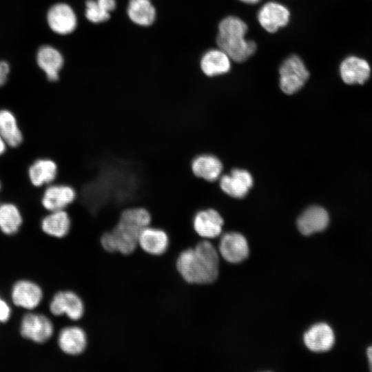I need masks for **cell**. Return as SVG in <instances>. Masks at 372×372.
I'll use <instances>...</instances> for the list:
<instances>
[{
  "instance_id": "1",
  "label": "cell",
  "mask_w": 372,
  "mask_h": 372,
  "mask_svg": "<svg viewBox=\"0 0 372 372\" xmlns=\"http://www.w3.org/2000/svg\"><path fill=\"white\" fill-rule=\"evenodd\" d=\"M152 216L149 211L141 207L124 209L116 224L100 238L103 250L110 254L130 255L138 249L141 231L150 225Z\"/></svg>"
},
{
  "instance_id": "8",
  "label": "cell",
  "mask_w": 372,
  "mask_h": 372,
  "mask_svg": "<svg viewBox=\"0 0 372 372\" xmlns=\"http://www.w3.org/2000/svg\"><path fill=\"white\" fill-rule=\"evenodd\" d=\"M53 331L52 322L45 316L28 313L22 319L21 334L25 338L43 343L51 338Z\"/></svg>"
},
{
  "instance_id": "32",
  "label": "cell",
  "mask_w": 372,
  "mask_h": 372,
  "mask_svg": "<svg viewBox=\"0 0 372 372\" xmlns=\"http://www.w3.org/2000/svg\"><path fill=\"white\" fill-rule=\"evenodd\" d=\"M7 146V144L0 135V155L3 154L6 152Z\"/></svg>"
},
{
  "instance_id": "13",
  "label": "cell",
  "mask_w": 372,
  "mask_h": 372,
  "mask_svg": "<svg viewBox=\"0 0 372 372\" xmlns=\"http://www.w3.org/2000/svg\"><path fill=\"white\" fill-rule=\"evenodd\" d=\"M304 343L311 351L316 353L330 350L335 343V335L331 327L324 322L311 327L304 334Z\"/></svg>"
},
{
  "instance_id": "19",
  "label": "cell",
  "mask_w": 372,
  "mask_h": 372,
  "mask_svg": "<svg viewBox=\"0 0 372 372\" xmlns=\"http://www.w3.org/2000/svg\"><path fill=\"white\" fill-rule=\"evenodd\" d=\"M42 297L41 289L29 280L16 282L12 290V299L14 304L28 309L35 308L41 301Z\"/></svg>"
},
{
  "instance_id": "30",
  "label": "cell",
  "mask_w": 372,
  "mask_h": 372,
  "mask_svg": "<svg viewBox=\"0 0 372 372\" xmlns=\"http://www.w3.org/2000/svg\"><path fill=\"white\" fill-rule=\"evenodd\" d=\"M99 5L105 11L110 13L116 8L115 0H96Z\"/></svg>"
},
{
  "instance_id": "2",
  "label": "cell",
  "mask_w": 372,
  "mask_h": 372,
  "mask_svg": "<svg viewBox=\"0 0 372 372\" xmlns=\"http://www.w3.org/2000/svg\"><path fill=\"white\" fill-rule=\"evenodd\" d=\"M175 267L178 275L187 284H210L218 276V253L209 240H203L194 247L180 251Z\"/></svg>"
},
{
  "instance_id": "16",
  "label": "cell",
  "mask_w": 372,
  "mask_h": 372,
  "mask_svg": "<svg viewBox=\"0 0 372 372\" xmlns=\"http://www.w3.org/2000/svg\"><path fill=\"white\" fill-rule=\"evenodd\" d=\"M252 185V176L243 169H234L220 180L221 189L230 196L238 198L245 196Z\"/></svg>"
},
{
  "instance_id": "12",
  "label": "cell",
  "mask_w": 372,
  "mask_h": 372,
  "mask_svg": "<svg viewBox=\"0 0 372 372\" xmlns=\"http://www.w3.org/2000/svg\"><path fill=\"white\" fill-rule=\"evenodd\" d=\"M219 252L229 262H242L249 256V245L245 236L238 232L225 234L220 241Z\"/></svg>"
},
{
  "instance_id": "33",
  "label": "cell",
  "mask_w": 372,
  "mask_h": 372,
  "mask_svg": "<svg viewBox=\"0 0 372 372\" xmlns=\"http://www.w3.org/2000/svg\"><path fill=\"white\" fill-rule=\"evenodd\" d=\"M240 1L246 3L254 4V3H257L260 0H240Z\"/></svg>"
},
{
  "instance_id": "15",
  "label": "cell",
  "mask_w": 372,
  "mask_h": 372,
  "mask_svg": "<svg viewBox=\"0 0 372 372\" xmlns=\"http://www.w3.org/2000/svg\"><path fill=\"white\" fill-rule=\"evenodd\" d=\"M329 222L327 211L320 206H311L305 209L297 220L300 232L305 236L325 229Z\"/></svg>"
},
{
  "instance_id": "4",
  "label": "cell",
  "mask_w": 372,
  "mask_h": 372,
  "mask_svg": "<svg viewBox=\"0 0 372 372\" xmlns=\"http://www.w3.org/2000/svg\"><path fill=\"white\" fill-rule=\"evenodd\" d=\"M279 74L280 89L287 94L299 91L309 76L303 61L296 55H291L282 62Z\"/></svg>"
},
{
  "instance_id": "9",
  "label": "cell",
  "mask_w": 372,
  "mask_h": 372,
  "mask_svg": "<svg viewBox=\"0 0 372 372\" xmlns=\"http://www.w3.org/2000/svg\"><path fill=\"white\" fill-rule=\"evenodd\" d=\"M47 21L53 32L62 35L73 32L77 25V18L73 9L63 3L54 4L49 9Z\"/></svg>"
},
{
  "instance_id": "7",
  "label": "cell",
  "mask_w": 372,
  "mask_h": 372,
  "mask_svg": "<svg viewBox=\"0 0 372 372\" xmlns=\"http://www.w3.org/2000/svg\"><path fill=\"white\" fill-rule=\"evenodd\" d=\"M170 238L167 232L160 227L149 225L140 233L138 246L147 255L163 256L169 249Z\"/></svg>"
},
{
  "instance_id": "27",
  "label": "cell",
  "mask_w": 372,
  "mask_h": 372,
  "mask_svg": "<svg viewBox=\"0 0 372 372\" xmlns=\"http://www.w3.org/2000/svg\"><path fill=\"white\" fill-rule=\"evenodd\" d=\"M85 15L90 22L99 23L108 20L110 13L102 9L96 0H87L85 2Z\"/></svg>"
},
{
  "instance_id": "28",
  "label": "cell",
  "mask_w": 372,
  "mask_h": 372,
  "mask_svg": "<svg viewBox=\"0 0 372 372\" xmlns=\"http://www.w3.org/2000/svg\"><path fill=\"white\" fill-rule=\"evenodd\" d=\"M10 316L9 305L0 298V322H6Z\"/></svg>"
},
{
  "instance_id": "6",
  "label": "cell",
  "mask_w": 372,
  "mask_h": 372,
  "mask_svg": "<svg viewBox=\"0 0 372 372\" xmlns=\"http://www.w3.org/2000/svg\"><path fill=\"white\" fill-rule=\"evenodd\" d=\"M77 196L76 189L70 185L63 183L50 184L41 198L43 207L49 211L66 209Z\"/></svg>"
},
{
  "instance_id": "17",
  "label": "cell",
  "mask_w": 372,
  "mask_h": 372,
  "mask_svg": "<svg viewBox=\"0 0 372 372\" xmlns=\"http://www.w3.org/2000/svg\"><path fill=\"white\" fill-rule=\"evenodd\" d=\"M340 73L347 84H363L370 76L371 68L366 60L351 56L341 63Z\"/></svg>"
},
{
  "instance_id": "34",
  "label": "cell",
  "mask_w": 372,
  "mask_h": 372,
  "mask_svg": "<svg viewBox=\"0 0 372 372\" xmlns=\"http://www.w3.org/2000/svg\"><path fill=\"white\" fill-rule=\"evenodd\" d=\"M1 183H0V189H1Z\"/></svg>"
},
{
  "instance_id": "18",
  "label": "cell",
  "mask_w": 372,
  "mask_h": 372,
  "mask_svg": "<svg viewBox=\"0 0 372 372\" xmlns=\"http://www.w3.org/2000/svg\"><path fill=\"white\" fill-rule=\"evenodd\" d=\"M191 169L193 174L201 180L213 182L217 180L222 172L220 161L209 154H199L191 161Z\"/></svg>"
},
{
  "instance_id": "23",
  "label": "cell",
  "mask_w": 372,
  "mask_h": 372,
  "mask_svg": "<svg viewBox=\"0 0 372 372\" xmlns=\"http://www.w3.org/2000/svg\"><path fill=\"white\" fill-rule=\"evenodd\" d=\"M200 68L208 76L223 74L229 71V57L221 50H210L205 52L200 61Z\"/></svg>"
},
{
  "instance_id": "22",
  "label": "cell",
  "mask_w": 372,
  "mask_h": 372,
  "mask_svg": "<svg viewBox=\"0 0 372 372\" xmlns=\"http://www.w3.org/2000/svg\"><path fill=\"white\" fill-rule=\"evenodd\" d=\"M41 229L57 238L65 237L72 229V219L66 209L50 211L41 221Z\"/></svg>"
},
{
  "instance_id": "20",
  "label": "cell",
  "mask_w": 372,
  "mask_h": 372,
  "mask_svg": "<svg viewBox=\"0 0 372 372\" xmlns=\"http://www.w3.org/2000/svg\"><path fill=\"white\" fill-rule=\"evenodd\" d=\"M37 62L45 72L48 81L54 82L59 79V72L63 65V58L56 48L50 45L41 46L37 54Z\"/></svg>"
},
{
  "instance_id": "29",
  "label": "cell",
  "mask_w": 372,
  "mask_h": 372,
  "mask_svg": "<svg viewBox=\"0 0 372 372\" xmlns=\"http://www.w3.org/2000/svg\"><path fill=\"white\" fill-rule=\"evenodd\" d=\"M10 72V66L6 61H0V87L6 82Z\"/></svg>"
},
{
  "instance_id": "31",
  "label": "cell",
  "mask_w": 372,
  "mask_h": 372,
  "mask_svg": "<svg viewBox=\"0 0 372 372\" xmlns=\"http://www.w3.org/2000/svg\"><path fill=\"white\" fill-rule=\"evenodd\" d=\"M366 355L369 360L370 370L372 371V345L368 347L366 350Z\"/></svg>"
},
{
  "instance_id": "24",
  "label": "cell",
  "mask_w": 372,
  "mask_h": 372,
  "mask_svg": "<svg viewBox=\"0 0 372 372\" xmlns=\"http://www.w3.org/2000/svg\"><path fill=\"white\" fill-rule=\"evenodd\" d=\"M0 135L8 146L17 147L23 141V134L14 114L6 109L0 110Z\"/></svg>"
},
{
  "instance_id": "11",
  "label": "cell",
  "mask_w": 372,
  "mask_h": 372,
  "mask_svg": "<svg viewBox=\"0 0 372 372\" xmlns=\"http://www.w3.org/2000/svg\"><path fill=\"white\" fill-rule=\"evenodd\" d=\"M223 225L220 214L214 209H200L195 213L192 218V227L199 236L205 238L218 237Z\"/></svg>"
},
{
  "instance_id": "10",
  "label": "cell",
  "mask_w": 372,
  "mask_h": 372,
  "mask_svg": "<svg viewBox=\"0 0 372 372\" xmlns=\"http://www.w3.org/2000/svg\"><path fill=\"white\" fill-rule=\"evenodd\" d=\"M87 332L81 327L70 326L61 330L58 345L65 354L72 356L82 355L88 347Z\"/></svg>"
},
{
  "instance_id": "14",
  "label": "cell",
  "mask_w": 372,
  "mask_h": 372,
  "mask_svg": "<svg viewBox=\"0 0 372 372\" xmlns=\"http://www.w3.org/2000/svg\"><path fill=\"white\" fill-rule=\"evenodd\" d=\"M289 15V11L285 6L271 1L263 5L260 9L258 19L265 30L273 33L288 23Z\"/></svg>"
},
{
  "instance_id": "5",
  "label": "cell",
  "mask_w": 372,
  "mask_h": 372,
  "mask_svg": "<svg viewBox=\"0 0 372 372\" xmlns=\"http://www.w3.org/2000/svg\"><path fill=\"white\" fill-rule=\"evenodd\" d=\"M50 310L54 316L66 315L71 320L79 321L84 316L85 304L76 293L70 290L60 291L53 296Z\"/></svg>"
},
{
  "instance_id": "25",
  "label": "cell",
  "mask_w": 372,
  "mask_h": 372,
  "mask_svg": "<svg viewBox=\"0 0 372 372\" xmlns=\"http://www.w3.org/2000/svg\"><path fill=\"white\" fill-rule=\"evenodd\" d=\"M127 15L134 23L148 26L156 18V10L150 0H130Z\"/></svg>"
},
{
  "instance_id": "26",
  "label": "cell",
  "mask_w": 372,
  "mask_h": 372,
  "mask_svg": "<svg viewBox=\"0 0 372 372\" xmlns=\"http://www.w3.org/2000/svg\"><path fill=\"white\" fill-rule=\"evenodd\" d=\"M22 224V216L18 207L10 203L0 205V229L6 234L18 231Z\"/></svg>"
},
{
  "instance_id": "3",
  "label": "cell",
  "mask_w": 372,
  "mask_h": 372,
  "mask_svg": "<svg viewBox=\"0 0 372 372\" xmlns=\"http://www.w3.org/2000/svg\"><path fill=\"white\" fill-rule=\"evenodd\" d=\"M247 29L242 20L234 16L225 17L219 23L217 45L235 62L246 61L256 50L254 41L245 39Z\"/></svg>"
},
{
  "instance_id": "21",
  "label": "cell",
  "mask_w": 372,
  "mask_h": 372,
  "mask_svg": "<svg viewBox=\"0 0 372 372\" xmlns=\"http://www.w3.org/2000/svg\"><path fill=\"white\" fill-rule=\"evenodd\" d=\"M59 174L57 163L50 158H39L35 161L28 169V176L31 183L35 187L52 183Z\"/></svg>"
}]
</instances>
